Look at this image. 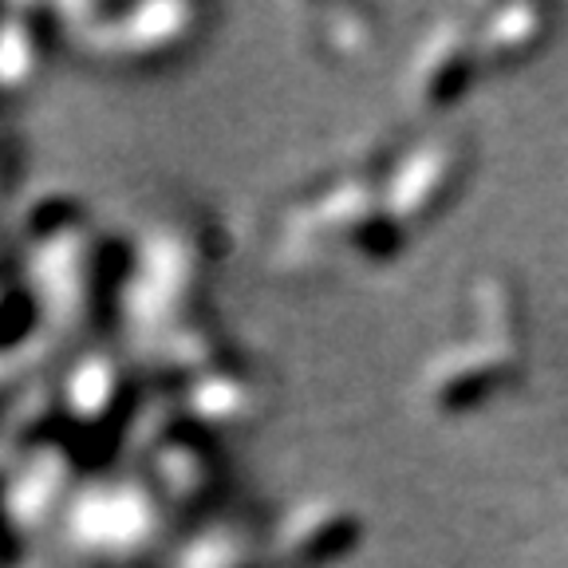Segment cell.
Instances as JSON below:
<instances>
[{
    "instance_id": "6da1fadb",
    "label": "cell",
    "mask_w": 568,
    "mask_h": 568,
    "mask_svg": "<svg viewBox=\"0 0 568 568\" xmlns=\"http://www.w3.org/2000/svg\"><path fill=\"white\" fill-rule=\"evenodd\" d=\"M478 336L438 355L423 375V403L435 407L438 415L481 403L514 375L517 328H521L514 296L506 284H478Z\"/></svg>"
},
{
    "instance_id": "7a4b0ae2",
    "label": "cell",
    "mask_w": 568,
    "mask_h": 568,
    "mask_svg": "<svg viewBox=\"0 0 568 568\" xmlns=\"http://www.w3.org/2000/svg\"><path fill=\"white\" fill-rule=\"evenodd\" d=\"M466 166H470V151L454 134H435V139L418 142L399 166V174H395V190H390L387 202L395 222L410 225V230L430 222L458 194Z\"/></svg>"
},
{
    "instance_id": "3957f363",
    "label": "cell",
    "mask_w": 568,
    "mask_h": 568,
    "mask_svg": "<svg viewBox=\"0 0 568 568\" xmlns=\"http://www.w3.org/2000/svg\"><path fill=\"white\" fill-rule=\"evenodd\" d=\"M486 68L478 52V36L474 28L446 24L435 36H426L423 48L410 60V80H407V99L415 111L423 115H443L466 95L478 71Z\"/></svg>"
},
{
    "instance_id": "277c9868",
    "label": "cell",
    "mask_w": 568,
    "mask_h": 568,
    "mask_svg": "<svg viewBox=\"0 0 568 568\" xmlns=\"http://www.w3.org/2000/svg\"><path fill=\"white\" fill-rule=\"evenodd\" d=\"M474 36H478V52L486 68H517L545 48V40L552 36V12L525 9V4L494 9L474 28Z\"/></svg>"
}]
</instances>
